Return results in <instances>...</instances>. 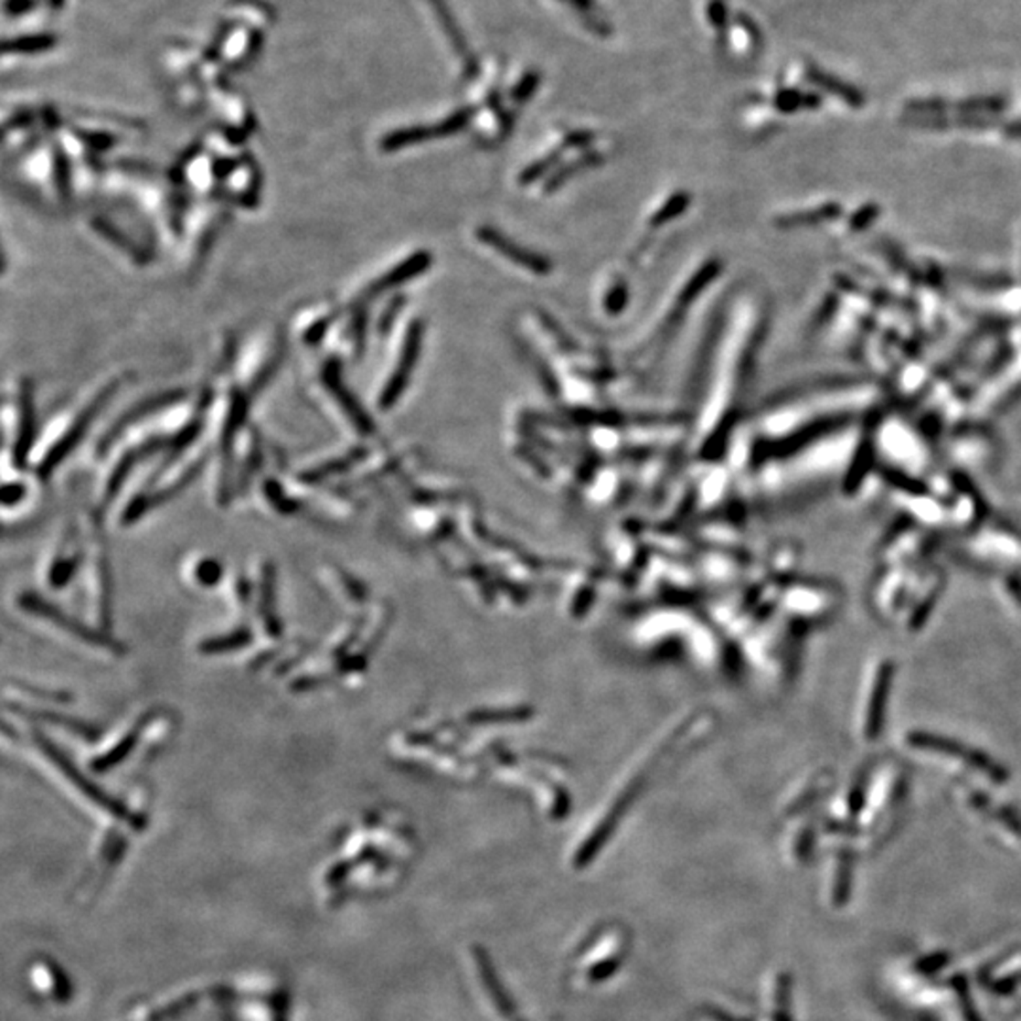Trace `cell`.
<instances>
[{
    "instance_id": "cell-9",
    "label": "cell",
    "mask_w": 1021,
    "mask_h": 1021,
    "mask_svg": "<svg viewBox=\"0 0 1021 1021\" xmlns=\"http://www.w3.org/2000/svg\"><path fill=\"white\" fill-rule=\"evenodd\" d=\"M51 44H53V37L40 35V37H25V38L14 42V48L21 49V51H42V49H48Z\"/></svg>"
},
{
    "instance_id": "cell-1",
    "label": "cell",
    "mask_w": 1021,
    "mask_h": 1021,
    "mask_svg": "<svg viewBox=\"0 0 1021 1021\" xmlns=\"http://www.w3.org/2000/svg\"><path fill=\"white\" fill-rule=\"evenodd\" d=\"M908 743L914 745L918 750H925V751H934V753H941V755H948V757H957L963 759L964 762H969L973 768L984 771L985 776H989L993 782L1003 783L1006 782L1008 774L1006 770L997 764L993 759H989L985 753L974 751L967 745H963L959 741L942 738V736H932L927 732H912L908 736Z\"/></svg>"
},
{
    "instance_id": "cell-3",
    "label": "cell",
    "mask_w": 1021,
    "mask_h": 1021,
    "mask_svg": "<svg viewBox=\"0 0 1021 1021\" xmlns=\"http://www.w3.org/2000/svg\"><path fill=\"white\" fill-rule=\"evenodd\" d=\"M469 116H472V110L465 108L460 110V112L452 114L451 118H447L443 123L433 125V127H412L407 131H396L392 134L386 136L382 141V148L384 150H399L403 146H410V144H417L420 141L426 139H433V136H447L452 133H458L460 129L465 127Z\"/></svg>"
},
{
    "instance_id": "cell-13",
    "label": "cell",
    "mask_w": 1021,
    "mask_h": 1021,
    "mask_svg": "<svg viewBox=\"0 0 1021 1021\" xmlns=\"http://www.w3.org/2000/svg\"><path fill=\"white\" fill-rule=\"evenodd\" d=\"M1008 587H1010V590H1012V594H1014V596H1016V598H1017V601H1019V603H1021V581H1019V579H1010V583H1008Z\"/></svg>"
},
{
    "instance_id": "cell-4",
    "label": "cell",
    "mask_w": 1021,
    "mask_h": 1021,
    "mask_svg": "<svg viewBox=\"0 0 1021 1021\" xmlns=\"http://www.w3.org/2000/svg\"><path fill=\"white\" fill-rule=\"evenodd\" d=\"M479 239L486 244H490L492 248H495V252H500L502 256H505L507 260L518 263L520 267L528 269L536 274H547L550 271V261L547 258H541L534 252L524 250L518 244H515L513 240H509L507 237H504L502 233L483 228L479 229Z\"/></svg>"
},
{
    "instance_id": "cell-5",
    "label": "cell",
    "mask_w": 1021,
    "mask_h": 1021,
    "mask_svg": "<svg viewBox=\"0 0 1021 1021\" xmlns=\"http://www.w3.org/2000/svg\"><path fill=\"white\" fill-rule=\"evenodd\" d=\"M893 674H895V666L891 662H886L877 672L874 693L870 698V707H868V721H867V736L870 739L877 738L883 729V717H886V702L893 681Z\"/></svg>"
},
{
    "instance_id": "cell-10",
    "label": "cell",
    "mask_w": 1021,
    "mask_h": 1021,
    "mask_svg": "<svg viewBox=\"0 0 1021 1021\" xmlns=\"http://www.w3.org/2000/svg\"><path fill=\"white\" fill-rule=\"evenodd\" d=\"M537 81H539L537 74H528V76L524 78V80L520 81V84L516 86V90L513 91V97H515L516 101H524L526 97H530L532 91L537 88Z\"/></svg>"
},
{
    "instance_id": "cell-7",
    "label": "cell",
    "mask_w": 1021,
    "mask_h": 1021,
    "mask_svg": "<svg viewBox=\"0 0 1021 1021\" xmlns=\"http://www.w3.org/2000/svg\"><path fill=\"white\" fill-rule=\"evenodd\" d=\"M428 267H430V256H428V254H417L415 258H410V260H407L405 263H401L398 269L390 271L388 274H386L384 279H380V281L373 286L371 295L378 293L380 290L398 286V284L409 281L410 277H415V274L426 271Z\"/></svg>"
},
{
    "instance_id": "cell-6",
    "label": "cell",
    "mask_w": 1021,
    "mask_h": 1021,
    "mask_svg": "<svg viewBox=\"0 0 1021 1021\" xmlns=\"http://www.w3.org/2000/svg\"><path fill=\"white\" fill-rule=\"evenodd\" d=\"M112 392H114V386H108V388H106L102 394H99V396L95 398V401H91V405H90L84 412H81L80 419L76 420V424L69 430V433L65 435V439L58 445V449H55V451L51 452V458H49L48 463H55V460L63 458V456L72 449V445L76 443V441H78L81 435H84V430H86L88 424L95 419V415L102 409V405L108 401V398L112 396Z\"/></svg>"
},
{
    "instance_id": "cell-2",
    "label": "cell",
    "mask_w": 1021,
    "mask_h": 1021,
    "mask_svg": "<svg viewBox=\"0 0 1021 1021\" xmlns=\"http://www.w3.org/2000/svg\"><path fill=\"white\" fill-rule=\"evenodd\" d=\"M420 339H422V325L412 324L410 331L407 334L405 345H403V352H401V357H399L398 369L394 371L390 380L386 382V388L380 396V407L382 409L392 407L398 401V398L401 396L405 384L410 377V371L417 364V356H419V350H420Z\"/></svg>"
},
{
    "instance_id": "cell-12",
    "label": "cell",
    "mask_w": 1021,
    "mask_h": 1021,
    "mask_svg": "<svg viewBox=\"0 0 1021 1021\" xmlns=\"http://www.w3.org/2000/svg\"><path fill=\"white\" fill-rule=\"evenodd\" d=\"M624 299H626V290H624V286L615 288V290L612 292L610 299H607V309H610L612 313H619V311L622 309V305H624Z\"/></svg>"
},
{
    "instance_id": "cell-8",
    "label": "cell",
    "mask_w": 1021,
    "mask_h": 1021,
    "mask_svg": "<svg viewBox=\"0 0 1021 1021\" xmlns=\"http://www.w3.org/2000/svg\"><path fill=\"white\" fill-rule=\"evenodd\" d=\"M686 203H688V197H686V196H683V193H681V196H675V197H674V199H672V201H670V203H668V205H666L665 208H662V210H660V212H658V214L654 216L653 224H654V226H658V224H662V222H666V219H668V218H672V216H675V214L683 212V210H685V207H686Z\"/></svg>"
},
{
    "instance_id": "cell-11",
    "label": "cell",
    "mask_w": 1021,
    "mask_h": 1021,
    "mask_svg": "<svg viewBox=\"0 0 1021 1021\" xmlns=\"http://www.w3.org/2000/svg\"><path fill=\"white\" fill-rule=\"evenodd\" d=\"M707 12H709V19L713 21V25H717V27L725 25L727 10H725V6H723L721 0H713V3H709V10H707Z\"/></svg>"
}]
</instances>
